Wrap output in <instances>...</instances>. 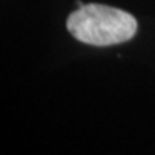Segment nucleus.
<instances>
[{"mask_svg":"<svg viewBox=\"0 0 155 155\" xmlns=\"http://www.w3.org/2000/svg\"><path fill=\"white\" fill-rule=\"evenodd\" d=\"M66 28L73 38L92 46H112L135 36L137 19L121 9L105 5H83L69 15Z\"/></svg>","mask_w":155,"mask_h":155,"instance_id":"f257e3e1","label":"nucleus"}]
</instances>
